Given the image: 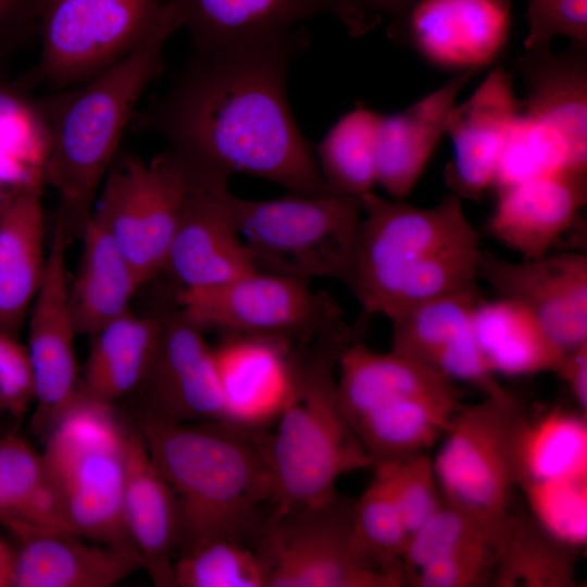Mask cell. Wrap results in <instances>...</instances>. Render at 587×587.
Listing matches in <instances>:
<instances>
[{
	"instance_id": "obj_41",
	"label": "cell",
	"mask_w": 587,
	"mask_h": 587,
	"mask_svg": "<svg viewBox=\"0 0 587 587\" xmlns=\"http://www.w3.org/2000/svg\"><path fill=\"white\" fill-rule=\"evenodd\" d=\"M532 516L559 539L580 548L587 538V477L521 486Z\"/></svg>"
},
{
	"instance_id": "obj_45",
	"label": "cell",
	"mask_w": 587,
	"mask_h": 587,
	"mask_svg": "<svg viewBox=\"0 0 587 587\" xmlns=\"http://www.w3.org/2000/svg\"><path fill=\"white\" fill-rule=\"evenodd\" d=\"M524 49L550 48L555 36L587 42V0H527Z\"/></svg>"
},
{
	"instance_id": "obj_25",
	"label": "cell",
	"mask_w": 587,
	"mask_h": 587,
	"mask_svg": "<svg viewBox=\"0 0 587 587\" xmlns=\"http://www.w3.org/2000/svg\"><path fill=\"white\" fill-rule=\"evenodd\" d=\"M460 72L404 110L383 115L376 143V184L390 198L413 190L441 137L460 91L476 74Z\"/></svg>"
},
{
	"instance_id": "obj_19",
	"label": "cell",
	"mask_w": 587,
	"mask_h": 587,
	"mask_svg": "<svg viewBox=\"0 0 587 587\" xmlns=\"http://www.w3.org/2000/svg\"><path fill=\"white\" fill-rule=\"evenodd\" d=\"M192 51H209L251 38L297 28L304 20L328 14L353 37L378 21L349 0H170Z\"/></svg>"
},
{
	"instance_id": "obj_36",
	"label": "cell",
	"mask_w": 587,
	"mask_h": 587,
	"mask_svg": "<svg viewBox=\"0 0 587 587\" xmlns=\"http://www.w3.org/2000/svg\"><path fill=\"white\" fill-rule=\"evenodd\" d=\"M382 116L360 104L342 115L315 147L321 175L333 193L361 198L373 191Z\"/></svg>"
},
{
	"instance_id": "obj_26",
	"label": "cell",
	"mask_w": 587,
	"mask_h": 587,
	"mask_svg": "<svg viewBox=\"0 0 587 587\" xmlns=\"http://www.w3.org/2000/svg\"><path fill=\"white\" fill-rule=\"evenodd\" d=\"M18 540L14 587H111L142 567L128 551L89 544L66 530L37 532Z\"/></svg>"
},
{
	"instance_id": "obj_49",
	"label": "cell",
	"mask_w": 587,
	"mask_h": 587,
	"mask_svg": "<svg viewBox=\"0 0 587 587\" xmlns=\"http://www.w3.org/2000/svg\"><path fill=\"white\" fill-rule=\"evenodd\" d=\"M362 11L380 22L383 16L391 20L390 25L400 23L420 0H349Z\"/></svg>"
},
{
	"instance_id": "obj_8",
	"label": "cell",
	"mask_w": 587,
	"mask_h": 587,
	"mask_svg": "<svg viewBox=\"0 0 587 587\" xmlns=\"http://www.w3.org/2000/svg\"><path fill=\"white\" fill-rule=\"evenodd\" d=\"M528 420L504 387L463 405L433 458L445 502L488 522L507 524L519 486V447Z\"/></svg>"
},
{
	"instance_id": "obj_48",
	"label": "cell",
	"mask_w": 587,
	"mask_h": 587,
	"mask_svg": "<svg viewBox=\"0 0 587 587\" xmlns=\"http://www.w3.org/2000/svg\"><path fill=\"white\" fill-rule=\"evenodd\" d=\"M567 385L582 413L587 411V341L565 352L557 373Z\"/></svg>"
},
{
	"instance_id": "obj_35",
	"label": "cell",
	"mask_w": 587,
	"mask_h": 587,
	"mask_svg": "<svg viewBox=\"0 0 587 587\" xmlns=\"http://www.w3.org/2000/svg\"><path fill=\"white\" fill-rule=\"evenodd\" d=\"M519 486L587 477L586 414L553 409L528 417L519 447Z\"/></svg>"
},
{
	"instance_id": "obj_29",
	"label": "cell",
	"mask_w": 587,
	"mask_h": 587,
	"mask_svg": "<svg viewBox=\"0 0 587 587\" xmlns=\"http://www.w3.org/2000/svg\"><path fill=\"white\" fill-rule=\"evenodd\" d=\"M42 186L18 192L0 212V328H21L46 267Z\"/></svg>"
},
{
	"instance_id": "obj_32",
	"label": "cell",
	"mask_w": 587,
	"mask_h": 587,
	"mask_svg": "<svg viewBox=\"0 0 587 587\" xmlns=\"http://www.w3.org/2000/svg\"><path fill=\"white\" fill-rule=\"evenodd\" d=\"M0 522L18 539L70 532L42 454L13 432L0 435Z\"/></svg>"
},
{
	"instance_id": "obj_7",
	"label": "cell",
	"mask_w": 587,
	"mask_h": 587,
	"mask_svg": "<svg viewBox=\"0 0 587 587\" xmlns=\"http://www.w3.org/2000/svg\"><path fill=\"white\" fill-rule=\"evenodd\" d=\"M228 203L257 271L345 283L362 214L361 198L289 192L249 200L229 192Z\"/></svg>"
},
{
	"instance_id": "obj_18",
	"label": "cell",
	"mask_w": 587,
	"mask_h": 587,
	"mask_svg": "<svg viewBox=\"0 0 587 587\" xmlns=\"http://www.w3.org/2000/svg\"><path fill=\"white\" fill-rule=\"evenodd\" d=\"M482 291L439 297L390 319V351L450 378L475 386L484 394L503 388L488 367L477 345L473 311Z\"/></svg>"
},
{
	"instance_id": "obj_39",
	"label": "cell",
	"mask_w": 587,
	"mask_h": 587,
	"mask_svg": "<svg viewBox=\"0 0 587 587\" xmlns=\"http://www.w3.org/2000/svg\"><path fill=\"white\" fill-rule=\"evenodd\" d=\"M175 587H267V566L243 541L215 538L178 552Z\"/></svg>"
},
{
	"instance_id": "obj_1",
	"label": "cell",
	"mask_w": 587,
	"mask_h": 587,
	"mask_svg": "<svg viewBox=\"0 0 587 587\" xmlns=\"http://www.w3.org/2000/svg\"><path fill=\"white\" fill-rule=\"evenodd\" d=\"M310 43L301 26L209 51H192L135 126L161 136L202 183L241 173L289 192L329 196L315 152L287 98L292 61Z\"/></svg>"
},
{
	"instance_id": "obj_50",
	"label": "cell",
	"mask_w": 587,
	"mask_h": 587,
	"mask_svg": "<svg viewBox=\"0 0 587 587\" xmlns=\"http://www.w3.org/2000/svg\"><path fill=\"white\" fill-rule=\"evenodd\" d=\"M15 551L0 538V587H14Z\"/></svg>"
},
{
	"instance_id": "obj_13",
	"label": "cell",
	"mask_w": 587,
	"mask_h": 587,
	"mask_svg": "<svg viewBox=\"0 0 587 587\" xmlns=\"http://www.w3.org/2000/svg\"><path fill=\"white\" fill-rule=\"evenodd\" d=\"M70 235L57 220L43 277L29 310L28 354L35 408L30 427L45 437L82 390L74 341L78 336L70 307L66 249Z\"/></svg>"
},
{
	"instance_id": "obj_46",
	"label": "cell",
	"mask_w": 587,
	"mask_h": 587,
	"mask_svg": "<svg viewBox=\"0 0 587 587\" xmlns=\"http://www.w3.org/2000/svg\"><path fill=\"white\" fill-rule=\"evenodd\" d=\"M35 401L27 347L16 335L0 328V413L20 419Z\"/></svg>"
},
{
	"instance_id": "obj_27",
	"label": "cell",
	"mask_w": 587,
	"mask_h": 587,
	"mask_svg": "<svg viewBox=\"0 0 587 587\" xmlns=\"http://www.w3.org/2000/svg\"><path fill=\"white\" fill-rule=\"evenodd\" d=\"M337 386L352 426L386 404L416 397L462 398L455 382L403 355L353 339L338 360Z\"/></svg>"
},
{
	"instance_id": "obj_22",
	"label": "cell",
	"mask_w": 587,
	"mask_h": 587,
	"mask_svg": "<svg viewBox=\"0 0 587 587\" xmlns=\"http://www.w3.org/2000/svg\"><path fill=\"white\" fill-rule=\"evenodd\" d=\"M488 232L524 260L548 254L587 201V174L559 171L495 189Z\"/></svg>"
},
{
	"instance_id": "obj_10",
	"label": "cell",
	"mask_w": 587,
	"mask_h": 587,
	"mask_svg": "<svg viewBox=\"0 0 587 587\" xmlns=\"http://www.w3.org/2000/svg\"><path fill=\"white\" fill-rule=\"evenodd\" d=\"M353 502L338 494L271 513L255 544L267 587H399L404 579L373 564L360 549Z\"/></svg>"
},
{
	"instance_id": "obj_5",
	"label": "cell",
	"mask_w": 587,
	"mask_h": 587,
	"mask_svg": "<svg viewBox=\"0 0 587 587\" xmlns=\"http://www.w3.org/2000/svg\"><path fill=\"white\" fill-rule=\"evenodd\" d=\"M353 339L341 319L289 351L290 391L268 433L276 490L271 513L327 500L337 495L341 476L374 467L342 408L335 375Z\"/></svg>"
},
{
	"instance_id": "obj_38",
	"label": "cell",
	"mask_w": 587,
	"mask_h": 587,
	"mask_svg": "<svg viewBox=\"0 0 587 587\" xmlns=\"http://www.w3.org/2000/svg\"><path fill=\"white\" fill-rule=\"evenodd\" d=\"M511 520L507 524L491 523L444 501L409 538L403 555L405 585L419 569L436 558L475 549L500 551Z\"/></svg>"
},
{
	"instance_id": "obj_28",
	"label": "cell",
	"mask_w": 587,
	"mask_h": 587,
	"mask_svg": "<svg viewBox=\"0 0 587 587\" xmlns=\"http://www.w3.org/2000/svg\"><path fill=\"white\" fill-rule=\"evenodd\" d=\"M83 251L68 297L77 335L92 336L129 311L145 284L107 225L91 213L83 232Z\"/></svg>"
},
{
	"instance_id": "obj_15",
	"label": "cell",
	"mask_w": 587,
	"mask_h": 587,
	"mask_svg": "<svg viewBox=\"0 0 587 587\" xmlns=\"http://www.w3.org/2000/svg\"><path fill=\"white\" fill-rule=\"evenodd\" d=\"M478 278L529 310L567 352L587 341V255L546 254L512 262L482 252Z\"/></svg>"
},
{
	"instance_id": "obj_14",
	"label": "cell",
	"mask_w": 587,
	"mask_h": 587,
	"mask_svg": "<svg viewBox=\"0 0 587 587\" xmlns=\"http://www.w3.org/2000/svg\"><path fill=\"white\" fill-rule=\"evenodd\" d=\"M161 333L149 372L141 384L143 414L174 423L224 420V403L213 348L204 330L177 307L160 311Z\"/></svg>"
},
{
	"instance_id": "obj_9",
	"label": "cell",
	"mask_w": 587,
	"mask_h": 587,
	"mask_svg": "<svg viewBox=\"0 0 587 587\" xmlns=\"http://www.w3.org/2000/svg\"><path fill=\"white\" fill-rule=\"evenodd\" d=\"M170 10V0H48L38 62L21 84L79 86L130 53Z\"/></svg>"
},
{
	"instance_id": "obj_2",
	"label": "cell",
	"mask_w": 587,
	"mask_h": 587,
	"mask_svg": "<svg viewBox=\"0 0 587 587\" xmlns=\"http://www.w3.org/2000/svg\"><path fill=\"white\" fill-rule=\"evenodd\" d=\"M178 507L177 553L215 538L255 546L275 501L268 433L226 420L137 427ZM176 553V554H177Z\"/></svg>"
},
{
	"instance_id": "obj_24",
	"label": "cell",
	"mask_w": 587,
	"mask_h": 587,
	"mask_svg": "<svg viewBox=\"0 0 587 587\" xmlns=\"http://www.w3.org/2000/svg\"><path fill=\"white\" fill-rule=\"evenodd\" d=\"M290 347L248 336H224L213 348L226 421L265 429L290 391Z\"/></svg>"
},
{
	"instance_id": "obj_33",
	"label": "cell",
	"mask_w": 587,
	"mask_h": 587,
	"mask_svg": "<svg viewBox=\"0 0 587 587\" xmlns=\"http://www.w3.org/2000/svg\"><path fill=\"white\" fill-rule=\"evenodd\" d=\"M462 398L416 397L380 407L353 428L374 466L428 450L450 429Z\"/></svg>"
},
{
	"instance_id": "obj_42",
	"label": "cell",
	"mask_w": 587,
	"mask_h": 587,
	"mask_svg": "<svg viewBox=\"0 0 587 587\" xmlns=\"http://www.w3.org/2000/svg\"><path fill=\"white\" fill-rule=\"evenodd\" d=\"M47 126L38 99L20 82L0 79V151L13 153L43 170Z\"/></svg>"
},
{
	"instance_id": "obj_37",
	"label": "cell",
	"mask_w": 587,
	"mask_h": 587,
	"mask_svg": "<svg viewBox=\"0 0 587 587\" xmlns=\"http://www.w3.org/2000/svg\"><path fill=\"white\" fill-rule=\"evenodd\" d=\"M374 477L352 505L353 530L365 557L377 567L401 576L409 541L385 465H375Z\"/></svg>"
},
{
	"instance_id": "obj_20",
	"label": "cell",
	"mask_w": 587,
	"mask_h": 587,
	"mask_svg": "<svg viewBox=\"0 0 587 587\" xmlns=\"http://www.w3.org/2000/svg\"><path fill=\"white\" fill-rule=\"evenodd\" d=\"M227 186L195 180L164 272L176 289L214 287L257 271L240 238Z\"/></svg>"
},
{
	"instance_id": "obj_12",
	"label": "cell",
	"mask_w": 587,
	"mask_h": 587,
	"mask_svg": "<svg viewBox=\"0 0 587 587\" xmlns=\"http://www.w3.org/2000/svg\"><path fill=\"white\" fill-rule=\"evenodd\" d=\"M174 301L204 332L270 339L290 348L304 345L339 320L338 302L310 280L259 271L229 283L175 289Z\"/></svg>"
},
{
	"instance_id": "obj_30",
	"label": "cell",
	"mask_w": 587,
	"mask_h": 587,
	"mask_svg": "<svg viewBox=\"0 0 587 587\" xmlns=\"http://www.w3.org/2000/svg\"><path fill=\"white\" fill-rule=\"evenodd\" d=\"M474 334L495 375L558 373L565 351L525 307L496 298L480 299L473 311Z\"/></svg>"
},
{
	"instance_id": "obj_43",
	"label": "cell",
	"mask_w": 587,
	"mask_h": 587,
	"mask_svg": "<svg viewBox=\"0 0 587 587\" xmlns=\"http://www.w3.org/2000/svg\"><path fill=\"white\" fill-rule=\"evenodd\" d=\"M383 465L410 538L444 503L433 458L422 452Z\"/></svg>"
},
{
	"instance_id": "obj_47",
	"label": "cell",
	"mask_w": 587,
	"mask_h": 587,
	"mask_svg": "<svg viewBox=\"0 0 587 587\" xmlns=\"http://www.w3.org/2000/svg\"><path fill=\"white\" fill-rule=\"evenodd\" d=\"M48 0H0V58L25 45L37 33Z\"/></svg>"
},
{
	"instance_id": "obj_3",
	"label": "cell",
	"mask_w": 587,
	"mask_h": 587,
	"mask_svg": "<svg viewBox=\"0 0 587 587\" xmlns=\"http://www.w3.org/2000/svg\"><path fill=\"white\" fill-rule=\"evenodd\" d=\"M361 204L345 284L364 314L390 320L428 300L480 291L479 236L458 196L420 208L371 191Z\"/></svg>"
},
{
	"instance_id": "obj_16",
	"label": "cell",
	"mask_w": 587,
	"mask_h": 587,
	"mask_svg": "<svg viewBox=\"0 0 587 587\" xmlns=\"http://www.w3.org/2000/svg\"><path fill=\"white\" fill-rule=\"evenodd\" d=\"M508 0H420L390 38L442 70L478 72L504 49Z\"/></svg>"
},
{
	"instance_id": "obj_40",
	"label": "cell",
	"mask_w": 587,
	"mask_h": 587,
	"mask_svg": "<svg viewBox=\"0 0 587 587\" xmlns=\"http://www.w3.org/2000/svg\"><path fill=\"white\" fill-rule=\"evenodd\" d=\"M564 170L571 171L560 140L521 112L504 147L492 189Z\"/></svg>"
},
{
	"instance_id": "obj_31",
	"label": "cell",
	"mask_w": 587,
	"mask_h": 587,
	"mask_svg": "<svg viewBox=\"0 0 587 587\" xmlns=\"http://www.w3.org/2000/svg\"><path fill=\"white\" fill-rule=\"evenodd\" d=\"M160 333V312L140 316L128 311L90 336L83 391L113 404L140 388L151 366Z\"/></svg>"
},
{
	"instance_id": "obj_11",
	"label": "cell",
	"mask_w": 587,
	"mask_h": 587,
	"mask_svg": "<svg viewBox=\"0 0 587 587\" xmlns=\"http://www.w3.org/2000/svg\"><path fill=\"white\" fill-rule=\"evenodd\" d=\"M195 180L172 150L151 160L117 153L92 213L110 229L146 285L164 272Z\"/></svg>"
},
{
	"instance_id": "obj_17",
	"label": "cell",
	"mask_w": 587,
	"mask_h": 587,
	"mask_svg": "<svg viewBox=\"0 0 587 587\" xmlns=\"http://www.w3.org/2000/svg\"><path fill=\"white\" fill-rule=\"evenodd\" d=\"M521 114L512 75L495 67L463 102L451 109L446 134L453 157L444 172L445 184L460 199L478 200L492 188L500 160Z\"/></svg>"
},
{
	"instance_id": "obj_23",
	"label": "cell",
	"mask_w": 587,
	"mask_h": 587,
	"mask_svg": "<svg viewBox=\"0 0 587 587\" xmlns=\"http://www.w3.org/2000/svg\"><path fill=\"white\" fill-rule=\"evenodd\" d=\"M122 515L126 533L153 585L175 587L178 507L137 428H128L127 433Z\"/></svg>"
},
{
	"instance_id": "obj_6",
	"label": "cell",
	"mask_w": 587,
	"mask_h": 587,
	"mask_svg": "<svg viewBox=\"0 0 587 587\" xmlns=\"http://www.w3.org/2000/svg\"><path fill=\"white\" fill-rule=\"evenodd\" d=\"M127 433L113 404L82 389L43 437L41 454L68 530L141 560L122 515Z\"/></svg>"
},
{
	"instance_id": "obj_21",
	"label": "cell",
	"mask_w": 587,
	"mask_h": 587,
	"mask_svg": "<svg viewBox=\"0 0 587 587\" xmlns=\"http://www.w3.org/2000/svg\"><path fill=\"white\" fill-rule=\"evenodd\" d=\"M515 70L525 87L521 112L560 140L569 170L587 174V42L524 49Z\"/></svg>"
},
{
	"instance_id": "obj_44",
	"label": "cell",
	"mask_w": 587,
	"mask_h": 587,
	"mask_svg": "<svg viewBox=\"0 0 587 587\" xmlns=\"http://www.w3.org/2000/svg\"><path fill=\"white\" fill-rule=\"evenodd\" d=\"M499 551L475 549L449 553L432 560L409 579L415 587L490 586Z\"/></svg>"
},
{
	"instance_id": "obj_4",
	"label": "cell",
	"mask_w": 587,
	"mask_h": 587,
	"mask_svg": "<svg viewBox=\"0 0 587 587\" xmlns=\"http://www.w3.org/2000/svg\"><path fill=\"white\" fill-rule=\"evenodd\" d=\"M178 28L171 5L125 58L79 86L38 99L48 133L45 183L57 192V220L70 237L82 235L141 97L164 73L165 45Z\"/></svg>"
},
{
	"instance_id": "obj_34",
	"label": "cell",
	"mask_w": 587,
	"mask_h": 587,
	"mask_svg": "<svg viewBox=\"0 0 587 587\" xmlns=\"http://www.w3.org/2000/svg\"><path fill=\"white\" fill-rule=\"evenodd\" d=\"M578 548L533 516H514L499 551L490 586L576 587Z\"/></svg>"
}]
</instances>
